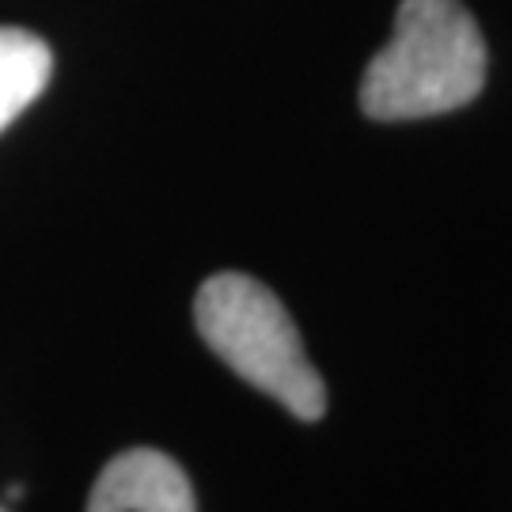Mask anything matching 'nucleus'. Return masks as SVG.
<instances>
[{
  "label": "nucleus",
  "mask_w": 512,
  "mask_h": 512,
  "mask_svg": "<svg viewBox=\"0 0 512 512\" xmlns=\"http://www.w3.org/2000/svg\"><path fill=\"white\" fill-rule=\"evenodd\" d=\"M490 50L459 0H403L395 35L361 76V110L372 122L437 118L475 103Z\"/></svg>",
  "instance_id": "f257e3e1"
},
{
  "label": "nucleus",
  "mask_w": 512,
  "mask_h": 512,
  "mask_svg": "<svg viewBox=\"0 0 512 512\" xmlns=\"http://www.w3.org/2000/svg\"><path fill=\"white\" fill-rule=\"evenodd\" d=\"M88 512H198V505L194 486L175 459L156 448H133L107 463Z\"/></svg>",
  "instance_id": "7ed1b4c3"
},
{
  "label": "nucleus",
  "mask_w": 512,
  "mask_h": 512,
  "mask_svg": "<svg viewBox=\"0 0 512 512\" xmlns=\"http://www.w3.org/2000/svg\"><path fill=\"white\" fill-rule=\"evenodd\" d=\"M54 73L50 46L31 31L0 27V129H8L35 103Z\"/></svg>",
  "instance_id": "20e7f679"
},
{
  "label": "nucleus",
  "mask_w": 512,
  "mask_h": 512,
  "mask_svg": "<svg viewBox=\"0 0 512 512\" xmlns=\"http://www.w3.org/2000/svg\"><path fill=\"white\" fill-rule=\"evenodd\" d=\"M194 323L205 346L293 418L327 414V384L304 353L293 315L251 274H213L194 296Z\"/></svg>",
  "instance_id": "f03ea898"
}]
</instances>
